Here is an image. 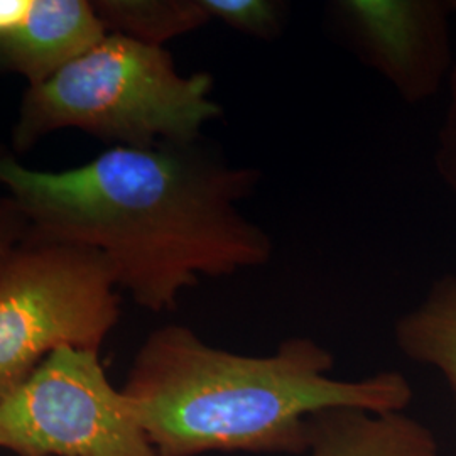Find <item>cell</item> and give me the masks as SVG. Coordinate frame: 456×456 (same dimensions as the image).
<instances>
[{
	"mask_svg": "<svg viewBox=\"0 0 456 456\" xmlns=\"http://www.w3.org/2000/svg\"><path fill=\"white\" fill-rule=\"evenodd\" d=\"M441 163H443L444 175L456 184V77L455 103H453V112H452V117H450V126L446 127Z\"/></svg>",
	"mask_w": 456,
	"mask_h": 456,
	"instance_id": "14",
	"label": "cell"
},
{
	"mask_svg": "<svg viewBox=\"0 0 456 456\" xmlns=\"http://www.w3.org/2000/svg\"><path fill=\"white\" fill-rule=\"evenodd\" d=\"M109 33L164 48L171 39L208 24L201 0H90Z\"/></svg>",
	"mask_w": 456,
	"mask_h": 456,
	"instance_id": "10",
	"label": "cell"
},
{
	"mask_svg": "<svg viewBox=\"0 0 456 456\" xmlns=\"http://www.w3.org/2000/svg\"><path fill=\"white\" fill-rule=\"evenodd\" d=\"M308 456H440L431 429L401 412L335 408L308 418Z\"/></svg>",
	"mask_w": 456,
	"mask_h": 456,
	"instance_id": "8",
	"label": "cell"
},
{
	"mask_svg": "<svg viewBox=\"0 0 456 456\" xmlns=\"http://www.w3.org/2000/svg\"><path fill=\"white\" fill-rule=\"evenodd\" d=\"M210 73L183 75L167 49L109 33L46 82L28 86L12 127L14 154L63 129L115 147L193 144L222 117Z\"/></svg>",
	"mask_w": 456,
	"mask_h": 456,
	"instance_id": "3",
	"label": "cell"
},
{
	"mask_svg": "<svg viewBox=\"0 0 456 456\" xmlns=\"http://www.w3.org/2000/svg\"><path fill=\"white\" fill-rule=\"evenodd\" d=\"M33 0H0V43L22 24Z\"/></svg>",
	"mask_w": 456,
	"mask_h": 456,
	"instance_id": "13",
	"label": "cell"
},
{
	"mask_svg": "<svg viewBox=\"0 0 456 456\" xmlns=\"http://www.w3.org/2000/svg\"><path fill=\"white\" fill-rule=\"evenodd\" d=\"M257 167L228 164L198 142L115 147L65 171L28 167L0 146V186L39 240L97 250L117 289L161 313L200 277L271 261V235L240 212Z\"/></svg>",
	"mask_w": 456,
	"mask_h": 456,
	"instance_id": "1",
	"label": "cell"
},
{
	"mask_svg": "<svg viewBox=\"0 0 456 456\" xmlns=\"http://www.w3.org/2000/svg\"><path fill=\"white\" fill-rule=\"evenodd\" d=\"M394 338L408 359L444 377L456 403V277H443L421 305L403 314Z\"/></svg>",
	"mask_w": 456,
	"mask_h": 456,
	"instance_id": "9",
	"label": "cell"
},
{
	"mask_svg": "<svg viewBox=\"0 0 456 456\" xmlns=\"http://www.w3.org/2000/svg\"><path fill=\"white\" fill-rule=\"evenodd\" d=\"M29 224L16 200L7 193L0 195V271L24 242Z\"/></svg>",
	"mask_w": 456,
	"mask_h": 456,
	"instance_id": "12",
	"label": "cell"
},
{
	"mask_svg": "<svg viewBox=\"0 0 456 456\" xmlns=\"http://www.w3.org/2000/svg\"><path fill=\"white\" fill-rule=\"evenodd\" d=\"M335 14L360 58L408 102L436 90L446 65L441 7L419 0H342Z\"/></svg>",
	"mask_w": 456,
	"mask_h": 456,
	"instance_id": "6",
	"label": "cell"
},
{
	"mask_svg": "<svg viewBox=\"0 0 456 456\" xmlns=\"http://www.w3.org/2000/svg\"><path fill=\"white\" fill-rule=\"evenodd\" d=\"M118 318L100 252L28 235L0 271V399L58 350H100Z\"/></svg>",
	"mask_w": 456,
	"mask_h": 456,
	"instance_id": "4",
	"label": "cell"
},
{
	"mask_svg": "<svg viewBox=\"0 0 456 456\" xmlns=\"http://www.w3.org/2000/svg\"><path fill=\"white\" fill-rule=\"evenodd\" d=\"M0 448L17 456H159L100 350L63 348L0 399Z\"/></svg>",
	"mask_w": 456,
	"mask_h": 456,
	"instance_id": "5",
	"label": "cell"
},
{
	"mask_svg": "<svg viewBox=\"0 0 456 456\" xmlns=\"http://www.w3.org/2000/svg\"><path fill=\"white\" fill-rule=\"evenodd\" d=\"M333 369L335 355L308 337L288 338L257 357L166 325L141 345L122 391L159 456L306 455L313 414L401 412L412 401L397 370L343 380L331 377Z\"/></svg>",
	"mask_w": 456,
	"mask_h": 456,
	"instance_id": "2",
	"label": "cell"
},
{
	"mask_svg": "<svg viewBox=\"0 0 456 456\" xmlns=\"http://www.w3.org/2000/svg\"><path fill=\"white\" fill-rule=\"evenodd\" d=\"M212 20L237 33L273 41L282 31L286 5L276 0H201Z\"/></svg>",
	"mask_w": 456,
	"mask_h": 456,
	"instance_id": "11",
	"label": "cell"
},
{
	"mask_svg": "<svg viewBox=\"0 0 456 456\" xmlns=\"http://www.w3.org/2000/svg\"><path fill=\"white\" fill-rule=\"evenodd\" d=\"M109 34L90 0H33L22 24L0 43V71L46 82Z\"/></svg>",
	"mask_w": 456,
	"mask_h": 456,
	"instance_id": "7",
	"label": "cell"
},
{
	"mask_svg": "<svg viewBox=\"0 0 456 456\" xmlns=\"http://www.w3.org/2000/svg\"><path fill=\"white\" fill-rule=\"evenodd\" d=\"M453 9H456V2L453 4Z\"/></svg>",
	"mask_w": 456,
	"mask_h": 456,
	"instance_id": "15",
	"label": "cell"
}]
</instances>
